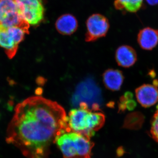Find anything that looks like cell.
Listing matches in <instances>:
<instances>
[{
    "instance_id": "6da1fadb",
    "label": "cell",
    "mask_w": 158,
    "mask_h": 158,
    "mask_svg": "<svg viewBox=\"0 0 158 158\" xmlns=\"http://www.w3.org/2000/svg\"><path fill=\"white\" fill-rule=\"evenodd\" d=\"M69 131L62 106L43 97L32 96L15 107L6 141L19 148L26 158H48L52 142Z\"/></svg>"
},
{
    "instance_id": "7a4b0ae2",
    "label": "cell",
    "mask_w": 158,
    "mask_h": 158,
    "mask_svg": "<svg viewBox=\"0 0 158 158\" xmlns=\"http://www.w3.org/2000/svg\"><path fill=\"white\" fill-rule=\"evenodd\" d=\"M105 120L104 114L99 110L98 105L95 104L90 109L85 102L81 103L79 108L71 110L67 116L69 131L89 138L102 127Z\"/></svg>"
},
{
    "instance_id": "3957f363",
    "label": "cell",
    "mask_w": 158,
    "mask_h": 158,
    "mask_svg": "<svg viewBox=\"0 0 158 158\" xmlns=\"http://www.w3.org/2000/svg\"><path fill=\"white\" fill-rule=\"evenodd\" d=\"M55 141L64 158H90L93 144L86 136L66 131L57 136Z\"/></svg>"
},
{
    "instance_id": "277c9868",
    "label": "cell",
    "mask_w": 158,
    "mask_h": 158,
    "mask_svg": "<svg viewBox=\"0 0 158 158\" xmlns=\"http://www.w3.org/2000/svg\"><path fill=\"white\" fill-rule=\"evenodd\" d=\"M18 27L29 34L30 25L23 18L16 0H0V29Z\"/></svg>"
},
{
    "instance_id": "5b68a950",
    "label": "cell",
    "mask_w": 158,
    "mask_h": 158,
    "mask_svg": "<svg viewBox=\"0 0 158 158\" xmlns=\"http://www.w3.org/2000/svg\"><path fill=\"white\" fill-rule=\"evenodd\" d=\"M26 34H28L18 27L0 29V48L4 50L9 59L15 56Z\"/></svg>"
},
{
    "instance_id": "8992f818",
    "label": "cell",
    "mask_w": 158,
    "mask_h": 158,
    "mask_svg": "<svg viewBox=\"0 0 158 158\" xmlns=\"http://www.w3.org/2000/svg\"><path fill=\"white\" fill-rule=\"evenodd\" d=\"M25 20L30 26L40 24L44 18L45 9L42 0H16Z\"/></svg>"
},
{
    "instance_id": "52a82bcc",
    "label": "cell",
    "mask_w": 158,
    "mask_h": 158,
    "mask_svg": "<svg viewBox=\"0 0 158 158\" xmlns=\"http://www.w3.org/2000/svg\"><path fill=\"white\" fill-rule=\"evenodd\" d=\"M110 23L106 17L100 14H94L86 21L87 32L85 41L93 42L106 35L110 29Z\"/></svg>"
},
{
    "instance_id": "ba28073f",
    "label": "cell",
    "mask_w": 158,
    "mask_h": 158,
    "mask_svg": "<svg viewBox=\"0 0 158 158\" xmlns=\"http://www.w3.org/2000/svg\"><path fill=\"white\" fill-rule=\"evenodd\" d=\"M137 101L142 106L148 108L158 102V89L156 85L145 84L136 89Z\"/></svg>"
},
{
    "instance_id": "9c48e42d",
    "label": "cell",
    "mask_w": 158,
    "mask_h": 158,
    "mask_svg": "<svg viewBox=\"0 0 158 158\" xmlns=\"http://www.w3.org/2000/svg\"><path fill=\"white\" fill-rule=\"evenodd\" d=\"M115 57L118 65L124 68L131 67L137 60L136 51L128 45L119 47L116 50Z\"/></svg>"
},
{
    "instance_id": "30bf717a",
    "label": "cell",
    "mask_w": 158,
    "mask_h": 158,
    "mask_svg": "<svg viewBox=\"0 0 158 158\" xmlns=\"http://www.w3.org/2000/svg\"><path fill=\"white\" fill-rule=\"evenodd\" d=\"M55 27L59 34L71 35L77 31L78 23L76 18L73 15L65 14L62 15L56 20Z\"/></svg>"
},
{
    "instance_id": "8fae6325",
    "label": "cell",
    "mask_w": 158,
    "mask_h": 158,
    "mask_svg": "<svg viewBox=\"0 0 158 158\" xmlns=\"http://www.w3.org/2000/svg\"><path fill=\"white\" fill-rule=\"evenodd\" d=\"M138 42L141 48L151 50L158 44V30L146 27L139 31Z\"/></svg>"
},
{
    "instance_id": "7c38bea8",
    "label": "cell",
    "mask_w": 158,
    "mask_h": 158,
    "mask_svg": "<svg viewBox=\"0 0 158 158\" xmlns=\"http://www.w3.org/2000/svg\"><path fill=\"white\" fill-rule=\"evenodd\" d=\"M105 87L111 91H117L121 88L124 80L122 73L118 69H108L102 76Z\"/></svg>"
},
{
    "instance_id": "4fadbf2b",
    "label": "cell",
    "mask_w": 158,
    "mask_h": 158,
    "mask_svg": "<svg viewBox=\"0 0 158 158\" xmlns=\"http://www.w3.org/2000/svg\"><path fill=\"white\" fill-rule=\"evenodd\" d=\"M143 0H115L114 6L117 10H125L130 12H136L142 6Z\"/></svg>"
},
{
    "instance_id": "5bb4252c",
    "label": "cell",
    "mask_w": 158,
    "mask_h": 158,
    "mask_svg": "<svg viewBox=\"0 0 158 158\" xmlns=\"http://www.w3.org/2000/svg\"><path fill=\"white\" fill-rule=\"evenodd\" d=\"M150 133L152 138L158 143V105L152 119Z\"/></svg>"
},
{
    "instance_id": "9a60e30c",
    "label": "cell",
    "mask_w": 158,
    "mask_h": 158,
    "mask_svg": "<svg viewBox=\"0 0 158 158\" xmlns=\"http://www.w3.org/2000/svg\"><path fill=\"white\" fill-rule=\"evenodd\" d=\"M148 4L151 6H155L158 4V0H146Z\"/></svg>"
}]
</instances>
